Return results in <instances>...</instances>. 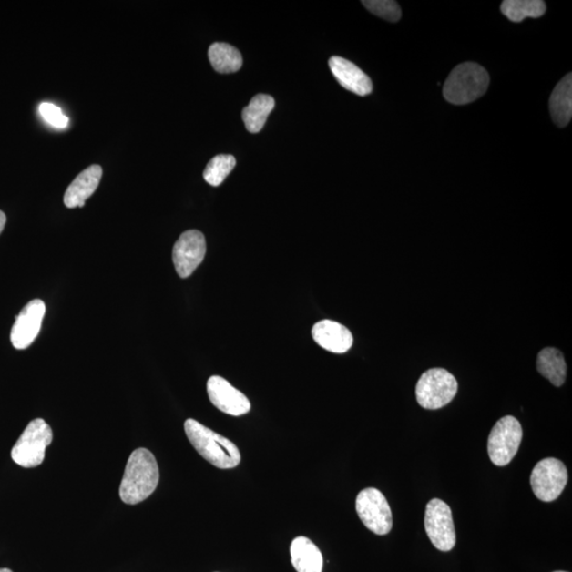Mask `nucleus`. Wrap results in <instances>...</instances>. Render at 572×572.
I'll return each instance as SVG.
<instances>
[{
    "label": "nucleus",
    "instance_id": "21",
    "mask_svg": "<svg viewBox=\"0 0 572 572\" xmlns=\"http://www.w3.org/2000/svg\"><path fill=\"white\" fill-rule=\"evenodd\" d=\"M500 9L511 22L521 23L526 17L543 16L546 12V4L542 0H505Z\"/></svg>",
    "mask_w": 572,
    "mask_h": 572
},
{
    "label": "nucleus",
    "instance_id": "7",
    "mask_svg": "<svg viewBox=\"0 0 572 572\" xmlns=\"http://www.w3.org/2000/svg\"><path fill=\"white\" fill-rule=\"evenodd\" d=\"M567 483V467L557 458L539 461L530 477L533 493L544 503L555 502L560 497Z\"/></svg>",
    "mask_w": 572,
    "mask_h": 572
},
{
    "label": "nucleus",
    "instance_id": "3",
    "mask_svg": "<svg viewBox=\"0 0 572 572\" xmlns=\"http://www.w3.org/2000/svg\"><path fill=\"white\" fill-rule=\"evenodd\" d=\"M487 71L476 63H463L448 76L444 87L445 100L455 106H465L479 99L489 88Z\"/></svg>",
    "mask_w": 572,
    "mask_h": 572
},
{
    "label": "nucleus",
    "instance_id": "25",
    "mask_svg": "<svg viewBox=\"0 0 572 572\" xmlns=\"http://www.w3.org/2000/svg\"><path fill=\"white\" fill-rule=\"evenodd\" d=\"M5 223H6L5 214L3 211H0V233L3 232Z\"/></svg>",
    "mask_w": 572,
    "mask_h": 572
},
{
    "label": "nucleus",
    "instance_id": "5",
    "mask_svg": "<svg viewBox=\"0 0 572 572\" xmlns=\"http://www.w3.org/2000/svg\"><path fill=\"white\" fill-rule=\"evenodd\" d=\"M54 439L51 427L43 419L31 421L12 448L13 461L23 467L41 465L45 452Z\"/></svg>",
    "mask_w": 572,
    "mask_h": 572
},
{
    "label": "nucleus",
    "instance_id": "11",
    "mask_svg": "<svg viewBox=\"0 0 572 572\" xmlns=\"http://www.w3.org/2000/svg\"><path fill=\"white\" fill-rule=\"evenodd\" d=\"M46 305L40 299L30 301L16 316L11 331V342L17 350L31 346L40 333Z\"/></svg>",
    "mask_w": 572,
    "mask_h": 572
},
{
    "label": "nucleus",
    "instance_id": "10",
    "mask_svg": "<svg viewBox=\"0 0 572 572\" xmlns=\"http://www.w3.org/2000/svg\"><path fill=\"white\" fill-rule=\"evenodd\" d=\"M206 240L199 230L183 233L173 247V263L180 278L190 277L204 261Z\"/></svg>",
    "mask_w": 572,
    "mask_h": 572
},
{
    "label": "nucleus",
    "instance_id": "13",
    "mask_svg": "<svg viewBox=\"0 0 572 572\" xmlns=\"http://www.w3.org/2000/svg\"><path fill=\"white\" fill-rule=\"evenodd\" d=\"M329 66L338 83L349 92L359 96L373 93L372 79L352 62L343 57L332 56L330 58Z\"/></svg>",
    "mask_w": 572,
    "mask_h": 572
},
{
    "label": "nucleus",
    "instance_id": "27",
    "mask_svg": "<svg viewBox=\"0 0 572 572\" xmlns=\"http://www.w3.org/2000/svg\"><path fill=\"white\" fill-rule=\"evenodd\" d=\"M555 572H567V571H561V570H560V571H555Z\"/></svg>",
    "mask_w": 572,
    "mask_h": 572
},
{
    "label": "nucleus",
    "instance_id": "6",
    "mask_svg": "<svg viewBox=\"0 0 572 572\" xmlns=\"http://www.w3.org/2000/svg\"><path fill=\"white\" fill-rule=\"evenodd\" d=\"M523 440V427L519 421L506 415L492 428L487 440V453L496 466L508 465L518 452Z\"/></svg>",
    "mask_w": 572,
    "mask_h": 572
},
{
    "label": "nucleus",
    "instance_id": "1",
    "mask_svg": "<svg viewBox=\"0 0 572 572\" xmlns=\"http://www.w3.org/2000/svg\"><path fill=\"white\" fill-rule=\"evenodd\" d=\"M159 483V469L154 455L138 448L129 456L120 485V498L128 505H138L151 496Z\"/></svg>",
    "mask_w": 572,
    "mask_h": 572
},
{
    "label": "nucleus",
    "instance_id": "12",
    "mask_svg": "<svg viewBox=\"0 0 572 572\" xmlns=\"http://www.w3.org/2000/svg\"><path fill=\"white\" fill-rule=\"evenodd\" d=\"M207 393L212 404L227 414L240 417L250 411V402L246 395L220 376L213 375L208 380Z\"/></svg>",
    "mask_w": 572,
    "mask_h": 572
},
{
    "label": "nucleus",
    "instance_id": "26",
    "mask_svg": "<svg viewBox=\"0 0 572 572\" xmlns=\"http://www.w3.org/2000/svg\"><path fill=\"white\" fill-rule=\"evenodd\" d=\"M0 572H13V571L8 568H0Z\"/></svg>",
    "mask_w": 572,
    "mask_h": 572
},
{
    "label": "nucleus",
    "instance_id": "24",
    "mask_svg": "<svg viewBox=\"0 0 572 572\" xmlns=\"http://www.w3.org/2000/svg\"><path fill=\"white\" fill-rule=\"evenodd\" d=\"M40 114L45 121H47L49 125L57 128H64L68 126V118L64 115L63 110L55 106L52 103H42L40 107Z\"/></svg>",
    "mask_w": 572,
    "mask_h": 572
},
{
    "label": "nucleus",
    "instance_id": "15",
    "mask_svg": "<svg viewBox=\"0 0 572 572\" xmlns=\"http://www.w3.org/2000/svg\"><path fill=\"white\" fill-rule=\"evenodd\" d=\"M102 178V168L97 165L90 166L81 172L67 188L64 195V204L67 208L83 207L86 201L99 187Z\"/></svg>",
    "mask_w": 572,
    "mask_h": 572
},
{
    "label": "nucleus",
    "instance_id": "16",
    "mask_svg": "<svg viewBox=\"0 0 572 572\" xmlns=\"http://www.w3.org/2000/svg\"><path fill=\"white\" fill-rule=\"evenodd\" d=\"M291 557L297 572H322V552L308 537L299 536L291 542Z\"/></svg>",
    "mask_w": 572,
    "mask_h": 572
},
{
    "label": "nucleus",
    "instance_id": "18",
    "mask_svg": "<svg viewBox=\"0 0 572 572\" xmlns=\"http://www.w3.org/2000/svg\"><path fill=\"white\" fill-rule=\"evenodd\" d=\"M536 367L538 373L556 387H561L567 381V362H565L561 351L556 348L543 349L538 353Z\"/></svg>",
    "mask_w": 572,
    "mask_h": 572
},
{
    "label": "nucleus",
    "instance_id": "20",
    "mask_svg": "<svg viewBox=\"0 0 572 572\" xmlns=\"http://www.w3.org/2000/svg\"><path fill=\"white\" fill-rule=\"evenodd\" d=\"M208 56L214 70L220 74L237 73L243 65L240 51L226 43L212 44L208 51Z\"/></svg>",
    "mask_w": 572,
    "mask_h": 572
},
{
    "label": "nucleus",
    "instance_id": "14",
    "mask_svg": "<svg viewBox=\"0 0 572 572\" xmlns=\"http://www.w3.org/2000/svg\"><path fill=\"white\" fill-rule=\"evenodd\" d=\"M314 341L330 352L342 354L352 347L353 336L348 328L333 321H322L312 329Z\"/></svg>",
    "mask_w": 572,
    "mask_h": 572
},
{
    "label": "nucleus",
    "instance_id": "22",
    "mask_svg": "<svg viewBox=\"0 0 572 572\" xmlns=\"http://www.w3.org/2000/svg\"><path fill=\"white\" fill-rule=\"evenodd\" d=\"M237 160L232 155H218L207 165L204 179L208 184L219 187L235 169Z\"/></svg>",
    "mask_w": 572,
    "mask_h": 572
},
{
    "label": "nucleus",
    "instance_id": "23",
    "mask_svg": "<svg viewBox=\"0 0 572 572\" xmlns=\"http://www.w3.org/2000/svg\"><path fill=\"white\" fill-rule=\"evenodd\" d=\"M362 4L373 15L386 19L388 22L400 21L402 11L399 4L393 0H363Z\"/></svg>",
    "mask_w": 572,
    "mask_h": 572
},
{
    "label": "nucleus",
    "instance_id": "4",
    "mask_svg": "<svg viewBox=\"0 0 572 572\" xmlns=\"http://www.w3.org/2000/svg\"><path fill=\"white\" fill-rule=\"evenodd\" d=\"M458 392L455 376L442 368L427 370L415 387V396L421 407L435 411L450 404Z\"/></svg>",
    "mask_w": 572,
    "mask_h": 572
},
{
    "label": "nucleus",
    "instance_id": "8",
    "mask_svg": "<svg viewBox=\"0 0 572 572\" xmlns=\"http://www.w3.org/2000/svg\"><path fill=\"white\" fill-rule=\"evenodd\" d=\"M356 512L363 525L378 536H386L393 529V512L383 494L374 489L360 492L356 497Z\"/></svg>",
    "mask_w": 572,
    "mask_h": 572
},
{
    "label": "nucleus",
    "instance_id": "19",
    "mask_svg": "<svg viewBox=\"0 0 572 572\" xmlns=\"http://www.w3.org/2000/svg\"><path fill=\"white\" fill-rule=\"evenodd\" d=\"M275 107L274 97L269 95H257L242 112V118L247 131L252 134L261 132L271 110Z\"/></svg>",
    "mask_w": 572,
    "mask_h": 572
},
{
    "label": "nucleus",
    "instance_id": "17",
    "mask_svg": "<svg viewBox=\"0 0 572 572\" xmlns=\"http://www.w3.org/2000/svg\"><path fill=\"white\" fill-rule=\"evenodd\" d=\"M550 113L556 125L567 127L572 117V75L565 76L557 83L550 97Z\"/></svg>",
    "mask_w": 572,
    "mask_h": 572
},
{
    "label": "nucleus",
    "instance_id": "9",
    "mask_svg": "<svg viewBox=\"0 0 572 572\" xmlns=\"http://www.w3.org/2000/svg\"><path fill=\"white\" fill-rule=\"evenodd\" d=\"M425 530L432 544L440 551H451L456 545V531L450 506L434 498L426 506Z\"/></svg>",
    "mask_w": 572,
    "mask_h": 572
},
{
    "label": "nucleus",
    "instance_id": "2",
    "mask_svg": "<svg viewBox=\"0 0 572 572\" xmlns=\"http://www.w3.org/2000/svg\"><path fill=\"white\" fill-rule=\"evenodd\" d=\"M185 432L195 450L208 463L222 470L233 469L240 465V453L230 439L193 419L185 422Z\"/></svg>",
    "mask_w": 572,
    "mask_h": 572
}]
</instances>
